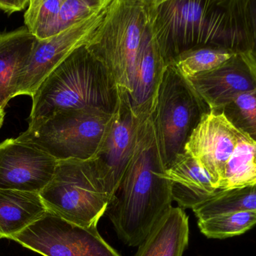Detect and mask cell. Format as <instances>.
Here are the masks:
<instances>
[{
	"label": "cell",
	"mask_w": 256,
	"mask_h": 256,
	"mask_svg": "<svg viewBox=\"0 0 256 256\" xmlns=\"http://www.w3.org/2000/svg\"><path fill=\"white\" fill-rule=\"evenodd\" d=\"M244 14L249 53L256 63V0H245Z\"/></svg>",
	"instance_id": "d4e9b609"
},
{
	"label": "cell",
	"mask_w": 256,
	"mask_h": 256,
	"mask_svg": "<svg viewBox=\"0 0 256 256\" xmlns=\"http://www.w3.org/2000/svg\"><path fill=\"white\" fill-rule=\"evenodd\" d=\"M216 113L224 114L238 131L256 141V88L238 96Z\"/></svg>",
	"instance_id": "cb8c5ba5"
},
{
	"label": "cell",
	"mask_w": 256,
	"mask_h": 256,
	"mask_svg": "<svg viewBox=\"0 0 256 256\" xmlns=\"http://www.w3.org/2000/svg\"><path fill=\"white\" fill-rule=\"evenodd\" d=\"M114 114L96 108L61 111L28 127L16 139L36 146L57 161L90 160L98 152Z\"/></svg>",
	"instance_id": "8992f818"
},
{
	"label": "cell",
	"mask_w": 256,
	"mask_h": 256,
	"mask_svg": "<svg viewBox=\"0 0 256 256\" xmlns=\"http://www.w3.org/2000/svg\"><path fill=\"white\" fill-rule=\"evenodd\" d=\"M189 234L188 215L180 207H171L138 246L135 256H183Z\"/></svg>",
	"instance_id": "e0dca14e"
},
{
	"label": "cell",
	"mask_w": 256,
	"mask_h": 256,
	"mask_svg": "<svg viewBox=\"0 0 256 256\" xmlns=\"http://www.w3.org/2000/svg\"><path fill=\"white\" fill-rule=\"evenodd\" d=\"M57 163L36 146L6 140L0 144V189L40 193L54 177Z\"/></svg>",
	"instance_id": "8fae6325"
},
{
	"label": "cell",
	"mask_w": 256,
	"mask_h": 256,
	"mask_svg": "<svg viewBox=\"0 0 256 256\" xmlns=\"http://www.w3.org/2000/svg\"><path fill=\"white\" fill-rule=\"evenodd\" d=\"M173 201L180 208L194 210L218 192L208 173L200 162L185 152L166 170Z\"/></svg>",
	"instance_id": "9a60e30c"
},
{
	"label": "cell",
	"mask_w": 256,
	"mask_h": 256,
	"mask_svg": "<svg viewBox=\"0 0 256 256\" xmlns=\"http://www.w3.org/2000/svg\"><path fill=\"white\" fill-rule=\"evenodd\" d=\"M106 8L56 36L37 40L18 78L16 96L26 95L32 97L42 83L72 53L88 45L104 21Z\"/></svg>",
	"instance_id": "9c48e42d"
},
{
	"label": "cell",
	"mask_w": 256,
	"mask_h": 256,
	"mask_svg": "<svg viewBox=\"0 0 256 256\" xmlns=\"http://www.w3.org/2000/svg\"><path fill=\"white\" fill-rule=\"evenodd\" d=\"M37 40L25 26L0 33V110L16 96L18 78Z\"/></svg>",
	"instance_id": "2e32d148"
},
{
	"label": "cell",
	"mask_w": 256,
	"mask_h": 256,
	"mask_svg": "<svg viewBox=\"0 0 256 256\" xmlns=\"http://www.w3.org/2000/svg\"><path fill=\"white\" fill-rule=\"evenodd\" d=\"M256 183V141L240 132L236 148L226 165L219 190Z\"/></svg>",
	"instance_id": "d6986e66"
},
{
	"label": "cell",
	"mask_w": 256,
	"mask_h": 256,
	"mask_svg": "<svg viewBox=\"0 0 256 256\" xmlns=\"http://www.w3.org/2000/svg\"><path fill=\"white\" fill-rule=\"evenodd\" d=\"M150 29L148 0H111L104 21L88 49L105 65L118 86L129 94L144 37Z\"/></svg>",
	"instance_id": "277c9868"
},
{
	"label": "cell",
	"mask_w": 256,
	"mask_h": 256,
	"mask_svg": "<svg viewBox=\"0 0 256 256\" xmlns=\"http://www.w3.org/2000/svg\"><path fill=\"white\" fill-rule=\"evenodd\" d=\"M39 194L48 212L85 227H98L110 203L91 159L58 161L54 177Z\"/></svg>",
	"instance_id": "52a82bcc"
},
{
	"label": "cell",
	"mask_w": 256,
	"mask_h": 256,
	"mask_svg": "<svg viewBox=\"0 0 256 256\" xmlns=\"http://www.w3.org/2000/svg\"><path fill=\"white\" fill-rule=\"evenodd\" d=\"M63 0H30L24 14L25 27L38 40L60 34L58 15Z\"/></svg>",
	"instance_id": "603a6c76"
},
{
	"label": "cell",
	"mask_w": 256,
	"mask_h": 256,
	"mask_svg": "<svg viewBox=\"0 0 256 256\" xmlns=\"http://www.w3.org/2000/svg\"><path fill=\"white\" fill-rule=\"evenodd\" d=\"M4 115H6V113H4V109L0 110V129H1L3 122H4Z\"/></svg>",
	"instance_id": "4316f807"
},
{
	"label": "cell",
	"mask_w": 256,
	"mask_h": 256,
	"mask_svg": "<svg viewBox=\"0 0 256 256\" xmlns=\"http://www.w3.org/2000/svg\"><path fill=\"white\" fill-rule=\"evenodd\" d=\"M30 0H0V10L8 15L20 12L28 7Z\"/></svg>",
	"instance_id": "484cf974"
},
{
	"label": "cell",
	"mask_w": 256,
	"mask_h": 256,
	"mask_svg": "<svg viewBox=\"0 0 256 256\" xmlns=\"http://www.w3.org/2000/svg\"><path fill=\"white\" fill-rule=\"evenodd\" d=\"M186 78L210 111L218 112L256 88V63L248 51L238 52L216 69Z\"/></svg>",
	"instance_id": "7c38bea8"
},
{
	"label": "cell",
	"mask_w": 256,
	"mask_h": 256,
	"mask_svg": "<svg viewBox=\"0 0 256 256\" xmlns=\"http://www.w3.org/2000/svg\"><path fill=\"white\" fill-rule=\"evenodd\" d=\"M118 90L120 105L98 152L91 159L110 201L134 154L140 124L149 117H137L131 110L126 93Z\"/></svg>",
	"instance_id": "30bf717a"
},
{
	"label": "cell",
	"mask_w": 256,
	"mask_h": 256,
	"mask_svg": "<svg viewBox=\"0 0 256 256\" xmlns=\"http://www.w3.org/2000/svg\"><path fill=\"white\" fill-rule=\"evenodd\" d=\"M256 225V211L230 212L198 220L201 232L213 239L240 235Z\"/></svg>",
	"instance_id": "7402d4cb"
},
{
	"label": "cell",
	"mask_w": 256,
	"mask_h": 256,
	"mask_svg": "<svg viewBox=\"0 0 256 256\" xmlns=\"http://www.w3.org/2000/svg\"><path fill=\"white\" fill-rule=\"evenodd\" d=\"M46 212L38 192L0 189V239L12 240Z\"/></svg>",
	"instance_id": "ac0fdd59"
},
{
	"label": "cell",
	"mask_w": 256,
	"mask_h": 256,
	"mask_svg": "<svg viewBox=\"0 0 256 256\" xmlns=\"http://www.w3.org/2000/svg\"><path fill=\"white\" fill-rule=\"evenodd\" d=\"M12 240L44 256H122L98 227L76 225L48 211Z\"/></svg>",
	"instance_id": "ba28073f"
},
{
	"label": "cell",
	"mask_w": 256,
	"mask_h": 256,
	"mask_svg": "<svg viewBox=\"0 0 256 256\" xmlns=\"http://www.w3.org/2000/svg\"><path fill=\"white\" fill-rule=\"evenodd\" d=\"M192 210L198 220L230 212L256 211V183L218 191L210 199Z\"/></svg>",
	"instance_id": "ffe728a7"
},
{
	"label": "cell",
	"mask_w": 256,
	"mask_h": 256,
	"mask_svg": "<svg viewBox=\"0 0 256 256\" xmlns=\"http://www.w3.org/2000/svg\"><path fill=\"white\" fill-rule=\"evenodd\" d=\"M166 67L150 29L137 59L132 91L126 93L131 110L137 117L152 114Z\"/></svg>",
	"instance_id": "5bb4252c"
},
{
	"label": "cell",
	"mask_w": 256,
	"mask_h": 256,
	"mask_svg": "<svg viewBox=\"0 0 256 256\" xmlns=\"http://www.w3.org/2000/svg\"><path fill=\"white\" fill-rule=\"evenodd\" d=\"M172 201L149 116L140 124L134 154L106 213L118 237L129 246H137Z\"/></svg>",
	"instance_id": "7a4b0ae2"
},
{
	"label": "cell",
	"mask_w": 256,
	"mask_h": 256,
	"mask_svg": "<svg viewBox=\"0 0 256 256\" xmlns=\"http://www.w3.org/2000/svg\"><path fill=\"white\" fill-rule=\"evenodd\" d=\"M236 51L219 46H204L182 53L172 64L185 78L216 69L231 58Z\"/></svg>",
	"instance_id": "44dd1931"
},
{
	"label": "cell",
	"mask_w": 256,
	"mask_h": 256,
	"mask_svg": "<svg viewBox=\"0 0 256 256\" xmlns=\"http://www.w3.org/2000/svg\"><path fill=\"white\" fill-rule=\"evenodd\" d=\"M28 127L61 111L96 108L114 114L120 90L105 65L86 46L72 53L38 89Z\"/></svg>",
	"instance_id": "3957f363"
},
{
	"label": "cell",
	"mask_w": 256,
	"mask_h": 256,
	"mask_svg": "<svg viewBox=\"0 0 256 256\" xmlns=\"http://www.w3.org/2000/svg\"><path fill=\"white\" fill-rule=\"evenodd\" d=\"M150 30L166 66L204 46L249 52L245 0H148Z\"/></svg>",
	"instance_id": "6da1fadb"
},
{
	"label": "cell",
	"mask_w": 256,
	"mask_h": 256,
	"mask_svg": "<svg viewBox=\"0 0 256 256\" xmlns=\"http://www.w3.org/2000/svg\"><path fill=\"white\" fill-rule=\"evenodd\" d=\"M240 135L224 114L210 111L203 117L185 145V151L208 173L218 190Z\"/></svg>",
	"instance_id": "4fadbf2b"
},
{
	"label": "cell",
	"mask_w": 256,
	"mask_h": 256,
	"mask_svg": "<svg viewBox=\"0 0 256 256\" xmlns=\"http://www.w3.org/2000/svg\"><path fill=\"white\" fill-rule=\"evenodd\" d=\"M210 108L173 64L166 66L150 115L162 165L168 169Z\"/></svg>",
	"instance_id": "5b68a950"
}]
</instances>
